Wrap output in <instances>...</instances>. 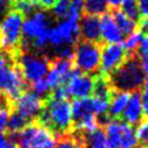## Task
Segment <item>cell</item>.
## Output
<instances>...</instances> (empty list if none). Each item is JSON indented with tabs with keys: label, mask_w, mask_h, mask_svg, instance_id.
<instances>
[{
	"label": "cell",
	"mask_w": 148,
	"mask_h": 148,
	"mask_svg": "<svg viewBox=\"0 0 148 148\" xmlns=\"http://www.w3.org/2000/svg\"><path fill=\"white\" fill-rule=\"evenodd\" d=\"M13 62H14V61H13L12 57L8 56L5 51H2V50L0 49V72H1L5 67H7L8 65H10V64H13Z\"/></svg>",
	"instance_id": "33"
},
{
	"label": "cell",
	"mask_w": 148,
	"mask_h": 148,
	"mask_svg": "<svg viewBox=\"0 0 148 148\" xmlns=\"http://www.w3.org/2000/svg\"><path fill=\"white\" fill-rule=\"evenodd\" d=\"M138 148H145V147H142V146H139V147H138Z\"/></svg>",
	"instance_id": "43"
},
{
	"label": "cell",
	"mask_w": 148,
	"mask_h": 148,
	"mask_svg": "<svg viewBox=\"0 0 148 148\" xmlns=\"http://www.w3.org/2000/svg\"><path fill=\"white\" fill-rule=\"evenodd\" d=\"M123 1H124V0H105L108 7H112L113 9H118V8L121 6Z\"/></svg>",
	"instance_id": "36"
},
{
	"label": "cell",
	"mask_w": 148,
	"mask_h": 148,
	"mask_svg": "<svg viewBox=\"0 0 148 148\" xmlns=\"http://www.w3.org/2000/svg\"><path fill=\"white\" fill-rule=\"evenodd\" d=\"M82 12H83V0H71L69 1V10H68L67 16L80 18Z\"/></svg>",
	"instance_id": "29"
},
{
	"label": "cell",
	"mask_w": 148,
	"mask_h": 148,
	"mask_svg": "<svg viewBox=\"0 0 148 148\" xmlns=\"http://www.w3.org/2000/svg\"><path fill=\"white\" fill-rule=\"evenodd\" d=\"M3 1L9 6V5H12V3H13V1H14V0H3Z\"/></svg>",
	"instance_id": "42"
},
{
	"label": "cell",
	"mask_w": 148,
	"mask_h": 148,
	"mask_svg": "<svg viewBox=\"0 0 148 148\" xmlns=\"http://www.w3.org/2000/svg\"><path fill=\"white\" fill-rule=\"evenodd\" d=\"M80 18L67 16L61 20L56 27L49 30V44H51L56 50L61 46H74L79 40Z\"/></svg>",
	"instance_id": "8"
},
{
	"label": "cell",
	"mask_w": 148,
	"mask_h": 148,
	"mask_svg": "<svg viewBox=\"0 0 148 148\" xmlns=\"http://www.w3.org/2000/svg\"><path fill=\"white\" fill-rule=\"evenodd\" d=\"M99 31L102 40L108 44H119L124 38V34L118 28L110 13L99 17Z\"/></svg>",
	"instance_id": "15"
},
{
	"label": "cell",
	"mask_w": 148,
	"mask_h": 148,
	"mask_svg": "<svg viewBox=\"0 0 148 148\" xmlns=\"http://www.w3.org/2000/svg\"><path fill=\"white\" fill-rule=\"evenodd\" d=\"M111 15H112L116 24L118 25V28L121 30V32L124 35H130L138 29V22L132 20L127 15H125L119 8L114 9Z\"/></svg>",
	"instance_id": "20"
},
{
	"label": "cell",
	"mask_w": 148,
	"mask_h": 148,
	"mask_svg": "<svg viewBox=\"0 0 148 148\" xmlns=\"http://www.w3.org/2000/svg\"><path fill=\"white\" fill-rule=\"evenodd\" d=\"M7 141H8V138L6 135H3L2 133H0V148H5Z\"/></svg>",
	"instance_id": "39"
},
{
	"label": "cell",
	"mask_w": 148,
	"mask_h": 148,
	"mask_svg": "<svg viewBox=\"0 0 148 148\" xmlns=\"http://www.w3.org/2000/svg\"><path fill=\"white\" fill-rule=\"evenodd\" d=\"M29 123L23 118L21 117L18 113L12 111L10 114H9V118H8V124H7V128H8V132H9V135H15L17 134L20 131H22Z\"/></svg>",
	"instance_id": "23"
},
{
	"label": "cell",
	"mask_w": 148,
	"mask_h": 148,
	"mask_svg": "<svg viewBox=\"0 0 148 148\" xmlns=\"http://www.w3.org/2000/svg\"><path fill=\"white\" fill-rule=\"evenodd\" d=\"M121 12L127 15L128 17H131L132 20L136 21L138 18H140L139 16V9H138V1L136 0H124L121 3Z\"/></svg>",
	"instance_id": "26"
},
{
	"label": "cell",
	"mask_w": 148,
	"mask_h": 148,
	"mask_svg": "<svg viewBox=\"0 0 148 148\" xmlns=\"http://www.w3.org/2000/svg\"><path fill=\"white\" fill-rule=\"evenodd\" d=\"M136 140L140 142V146L148 148V119H143L136 128L135 132Z\"/></svg>",
	"instance_id": "28"
},
{
	"label": "cell",
	"mask_w": 148,
	"mask_h": 148,
	"mask_svg": "<svg viewBox=\"0 0 148 148\" xmlns=\"http://www.w3.org/2000/svg\"><path fill=\"white\" fill-rule=\"evenodd\" d=\"M50 17L44 10H36L22 24L21 51H42L49 44Z\"/></svg>",
	"instance_id": "2"
},
{
	"label": "cell",
	"mask_w": 148,
	"mask_h": 148,
	"mask_svg": "<svg viewBox=\"0 0 148 148\" xmlns=\"http://www.w3.org/2000/svg\"><path fill=\"white\" fill-rule=\"evenodd\" d=\"M131 97L130 92H124V91H112L110 102H109V108H108V116L110 118H118L121 116L123 111L125 110L127 102Z\"/></svg>",
	"instance_id": "18"
},
{
	"label": "cell",
	"mask_w": 148,
	"mask_h": 148,
	"mask_svg": "<svg viewBox=\"0 0 148 148\" xmlns=\"http://www.w3.org/2000/svg\"><path fill=\"white\" fill-rule=\"evenodd\" d=\"M17 148H53L57 142L56 135L37 120L29 123L15 135H9Z\"/></svg>",
	"instance_id": "5"
},
{
	"label": "cell",
	"mask_w": 148,
	"mask_h": 148,
	"mask_svg": "<svg viewBox=\"0 0 148 148\" xmlns=\"http://www.w3.org/2000/svg\"><path fill=\"white\" fill-rule=\"evenodd\" d=\"M71 0H56L53 7L51 8L52 15L58 20H64L68 15Z\"/></svg>",
	"instance_id": "25"
},
{
	"label": "cell",
	"mask_w": 148,
	"mask_h": 148,
	"mask_svg": "<svg viewBox=\"0 0 148 148\" xmlns=\"http://www.w3.org/2000/svg\"><path fill=\"white\" fill-rule=\"evenodd\" d=\"M140 20H148V0H136Z\"/></svg>",
	"instance_id": "31"
},
{
	"label": "cell",
	"mask_w": 148,
	"mask_h": 148,
	"mask_svg": "<svg viewBox=\"0 0 148 148\" xmlns=\"http://www.w3.org/2000/svg\"><path fill=\"white\" fill-rule=\"evenodd\" d=\"M73 51V66L75 69L89 75L98 74L102 52V45L99 43L81 39L75 43Z\"/></svg>",
	"instance_id": "6"
},
{
	"label": "cell",
	"mask_w": 148,
	"mask_h": 148,
	"mask_svg": "<svg viewBox=\"0 0 148 148\" xmlns=\"http://www.w3.org/2000/svg\"><path fill=\"white\" fill-rule=\"evenodd\" d=\"M73 71L74 66L71 60H64L59 58L50 59V67L46 76V82L50 89L53 90L58 87H65Z\"/></svg>",
	"instance_id": "14"
},
{
	"label": "cell",
	"mask_w": 148,
	"mask_h": 148,
	"mask_svg": "<svg viewBox=\"0 0 148 148\" xmlns=\"http://www.w3.org/2000/svg\"><path fill=\"white\" fill-rule=\"evenodd\" d=\"M44 99L35 95L32 91H24L13 102L12 111L18 113L28 123L36 120L43 109Z\"/></svg>",
	"instance_id": "11"
},
{
	"label": "cell",
	"mask_w": 148,
	"mask_h": 148,
	"mask_svg": "<svg viewBox=\"0 0 148 148\" xmlns=\"http://www.w3.org/2000/svg\"><path fill=\"white\" fill-rule=\"evenodd\" d=\"M127 58V53L119 44H106L102 47L98 73L109 76L114 72Z\"/></svg>",
	"instance_id": "13"
},
{
	"label": "cell",
	"mask_w": 148,
	"mask_h": 148,
	"mask_svg": "<svg viewBox=\"0 0 148 148\" xmlns=\"http://www.w3.org/2000/svg\"><path fill=\"white\" fill-rule=\"evenodd\" d=\"M141 117V92L135 91L132 92L127 105L123 111V121L132 126L140 123Z\"/></svg>",
	"instance_id": "17"
},
{
	"label": "cell",
	"mask_w": 148,
	"mask_h": 148,
	"mask_svg": "<svg viewBox=\"0 0 148 148\" xmlns=\"http://www.w3.org/2000/svg\"><path fill=\"white\" fill-rule=\"evenodd\" d=\"M141 114L143 119H148V91L143 90L141 94Z\"/></svg>",
	"instance_id": "32"
},
{
	"label": "cell",
	"mask_w": 148,
	"mask_h": 148,
	"mask_svg": "<svg viewBox=\"0 0 148 148\" xmlns=\"http://www.w3.org/2000/svg\"><path fill=\"white\" fill-rule=\"evenodd\" d=\"M28 83L22 76L18 67L13 62L0 72V94L12 103L27 91Z\"/></svg>",
	"instance_id": "10"
},
{
	"label": "cell",
	"mask_w": 148,
	"mask_h": 148,
	"mask_svg": "<svg viewBox=\"0 0 148 148\" xmlns=\"http://www.w3.org/2000/svg\"><path fill=\"white\" fill-rule=\"evenodd\" d=\"M56 148H86L84 133L72 130L66 134L59 135L56 142Z\"/></svg>",
	"instance_id": "19"
},
{
	"label": "cell",
	"mask_w": 148,
	"mask_h": 148,
	"mask_svg": "<svg viewBox=\"0 0 148 148\" xmlns=\"http://www.w3.org/2000/svg\"><path fill=\"white\" fill-rule=\"evenodd\" d=\"M80 36L82 40L99 43L101 31H99V17L91 15H83L79 21Z\"/></svg>",
	"instance_id": "16"
},
{
	"label": "cell",
	"mask_w": 148,
	"mask_h": 148,
	"mask_svg": "<svg viewBox=\"0 0 148 148\" xmlns=\"http://www.w3.org/2000/svg\"><path fill=\"white\" fill-rule=\"evenodd\" d=\"M105 0H83V12L91 16H102L108 13Z\"/></svg>",
	"instance_id": "21"
},
{
	"label": "cell",
	"mask_w": 148,
	"mask_h": 148,
	"mask_svg": "<svg viewBox=\"0 0 148 148\" xmlns=\"http://www.w3.org/2000/svg\"><path fill=\"white\" fill-rule=\"evenodd\" d=\"M5 148H17V145H16V142L14 140H12L10 138H8V141H7L6 146H5Z\"/></svg>",
	"instance_id": "40"
},
{
	"label": "cell",
	"mask_w": 148,
	"mask_h": 148,
	"mask_svg": "<svg viewBox=\"0 0 148 148\" xmlns=\"http://www.w3.org/2000/svg\"><path fill=\"white\" fill-rule=\"evenodd\" d=\"M10 6L14 10L21 13L23 16H30L38 8L35 0H14Z\"/></svg>",
	"instance_id": "24"
},
{
	"label": "cell",
	"mask_w": 148,
	"mask_h": 148,
	"mask_svg": "<svg viewBox=\"0 0 148 148\" xmlns=\"http://www.w3.org/2000/svg\"><path fill=\"white\" fill-rule=\"evenodd\" d=\"M14 64L18 67L25 82L32 83L44 76L49 72L50 58L32 51H20L14 58Z\"/></svg>",
	"instance_id": "7"
},
{
	"label": "cell",
	"mask_w": 148,
	"mask_h": 148,
	"mask_svg": "<svg viewBox=\"0 0 148 148\" xmlns=\"http://www.w3.org/2000/svg\"><path fill=\"white\" fill-rule=\"evenodd\" d=\"M23 21L24 16L14 9L8 10L0 20V49L12 59L21 51Z\"/></svg>",
	"instance_id": "4"
},
{
	"label": "cell",
	"mask_w": 148,
	"mask_h": 148,
	"mask_svg": "<svg viewBox=\"0 0 148 148\" xmlns=\"http://www.w3.org/2000/svg\"><path fill=\"white\" fill-rule=\"evenodd\" d=\"M138 58L140 60V65H141V68H142L143 73L148 74V52L138 54Z\"/></svg>",
	"instance_id": "34"
},
{
	"label": "cell",
	"mask_w": 148,
	"mask_h": 148,
	"mask_svg": "<svg viewBox=\"0 0 148 148\" xmlns=\"http://www.w3.org/2000/svg\"><path fill=\"white\" fill-rule=\"evenodd\" d=\"M103 128L109 148H132L138 142L133 127L123 120L111 119Z\"/></svg>",
	"instance_id": "9"
},
{
	"label": "cell",
	"mask_w": 148,
	"mask_h": 148,
	"mask_svg": "<svg viewBox=\"0 0 148 148\" xmlns=\"http://www.w3.org/2000/svg\"><path fill=\"white\" fill-rule=\"evenodd\" d=\"M143 75L145 73L141 68L138 54H130L126 60L106 77L112 90L132 94L140 91L142 88Z\"/></svg>",
	"instance_id": "3"
},
{
	"label": "cell",
	"mask_w": 148,
	"mask_h": 148,
	"mask_svg": "<svg viewBox=\"0 0 148 148\" xmlns=\"http://www.w3.org/2000/svg\"><path fill=\"white\" fill-rule=\"evenodd\" d=\"M141 36H142V31L140 29H136L132 34L127 35V37L124 39V44L121 46L125 50V52L127 53V56H130V54H136V51H138V47H139V44H140Z\"/></svg>",
	"instance_id": "22"
},
{
	"label": "cell",
	"mask_w": 148,
	"mask_h": 148,
	"mask_svg": "<svg viewBox=\"0 0 148 148\" xmlns=\"http://www.w3.org/2000/svg\"><path fill=\"white\" fill-rule=\"evenodd\" d=\"M95 84V75L84 74L74 68L71 77L65 84V89L68 97H73L74 99L89 97L92 94Z\"/></svg>",
	"instance_id": "12"
},
{
	"label": "cell",
	"mask_w": 148,
	"mask_h": 148,
	"mask_svg": "<svg viewBox=\"0 0 148 148\" xmlns=\"http://www.w3.org/2000/svg\"><path fill=\"white\" fill-rule=\"evenodd\" d=\"M10 112L12 110L9 109H0V133L7 130V124H8V118Z\"/></svg>",
	"instance_id": "30"
},
{
	"label": "cell",
	"mask_w": 148,
	"mask_h": 148,
	"mask_svg": "<svg viewBox=\"0 0 148 148\" xmlns=\"http://www.w3.org/2000/svg\"><path fill=\"white\" fill-rule=\"evenodd\" d=\"M7 8H8V5H7L3 0H0V16L5 15V14L8 12Z\"/></svg>",
	"instance_id": "38"
},
{
	"label": "cell",
	"mask_w": 148,
	"mask_h": 148,
	"mask_svg": "<svg viewBox=\"0 0 148 148\" xmlns=\"http://www.w3.org/2000/svg\"><path fill=\"white\" fill-rule=\"evenodd\" d=\"M30 88L32 89V92L35 95H37L38 97H40L43 99L46 98L49 96V94L51 92L50 91L51 89H50V87H49V84H47L45 79H39V80L32 82L30 84Z\"/></svg>",
	"instance_id": "27"
},
{
	"label": "cell",
	"mask_w": 148,
	"mask_h": 148,
	"mask_svg": "<svg viewBox=\"0 0 148 148\" xmlns=\"http://www.w3.org/2000/svg\"><path fill=\"white\" fill-rule=\"evenodd\" d=\"M138 28L145 34H148V20H140V23L138 24Z\"/></svg>",
	"instance_id": "37"
},
{
	"label": "cell",
	"mask_w": 148,
	"mask_h": 148,
	"mask_svg": "<svg viewBox=\"0 0 148 148\" xmlns=\"http://www.w3.org/2000/svg\"><path fill=\"white\" fill-rule=\"evenodd\" d=\"M37 6L42 9H51L56 2V0H35Z\"/></svg>",
	"instance_id": "35"
},
{
	"label": "cell",
	"mask_w": 148,
	"mask_h": 148,
	"mask_svg": "<svg viewBox=\"0 0 148 148\" xmlns=\"http://www.w3.org/2000/svg\"><path fill=\"white\" fill-rule=\"evenodd\" d=\"M40 125L49 128L58 136L73 130L72 110L68 98H56L49 94L44 98L43 109L36 119Z\"/></svg>",
	"instance_id": "1"
},
{
	"label": "cell",
	"mask_w": 148,
	"mask_h": 148,
	"mask_svg": "<svg viewBox=\"0 0 148 148\" xmlns=\"http://www.w3.org/2000/svg\"><path fill=\"white\" fill-rule=\"evenodd\" d=\"M143 84H145V90L148 91V74L146 75V77H145V80H143Z\"/></svg>",
	"instance_id": "41"
}]
</instances>
